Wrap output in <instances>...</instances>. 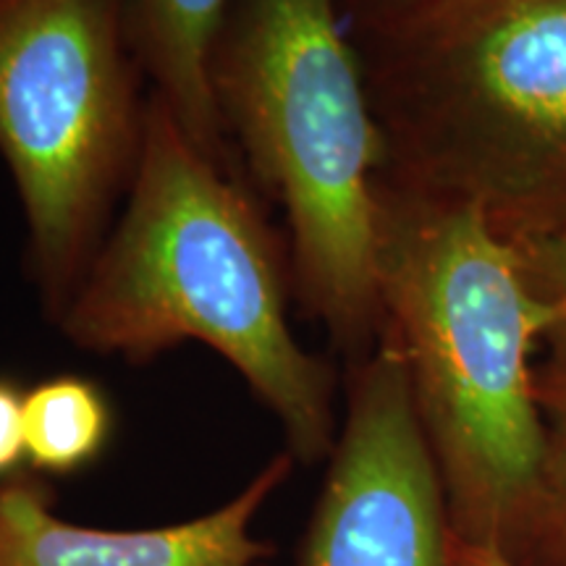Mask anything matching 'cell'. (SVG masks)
Returning a JSON list of instances; mask_svg holds the SVG:
<instances>
[{
	"label": "cell",
	"instance_id": "7c38bea8",
	"mask_svg": "<svg viewBox=\"0 0 566 566\" xmlns=\"http://www.w3.org/2000/svg\"><path fill=\"white\" fill-rule=\"evenodd\" d=\"M491 221L516 250L566 247V176L541 200L506 212V216L491 218Z\"/></svg>",
	"mask_w": 566,
	"mask_h": 566
},
{
	"label": "cell",
	"instance_id": "8fae6325",
	"mask_svg": "<svg viewBox=\"0 0 566 566\" xmlns=\"http://www.w3.org/2000/svg\"><path fill=\"white\" fill-rule=\"evenodd\" d=\"M514 252L520 254L530 286L546 315L543 346L551 357L566 359V247H533V250L514 247Z\"/></svg>",
	"mask_w": 566,
	"mask_h": 566
},
{
	"label": "cell",
	"instance_id": "3957f363",
	"mask_svg": "<svg viewBox=\"0 0 566 566\" xmlns=\"http://www.w3.org/2000/svg\"><path fill=\"white\" fill-rule=\"evenodd\" d=\"M229 142L289 229L294 302L346 363L386 331L378 281L384 139L336 0H233L212 51Z\"/></svg>",
	"mask_w": 566,
	"mask_h": 566
},
{
	"label": "cell",
	"instance_id": "52a82bcc",
	"mask_svg": "<svg viewBox=\"0 0 566 566\" xmlns=\"http://www.w3.org/2000/svg\"><path fill=\"white\" fill-rule=\"evenodd\" d=\"M292 467L281 451L226 506L153 530L71 525L53 512V485L21 470L0 480V566H263L273 546L252 535V522Z\"/></svg>",
	"mask_w": 566,
	"mask_h": 566
},
{
	"label": "cell",
	"instance_id": "6da1fadb",
	"mask_svg": "<svg viewBox=\"0 0 566 566\" xmlns=\"http://www.w3.org/2000/svg\"><path fill=\"white\" fill-rule=\"evenodd\" d=\"M289 252L247 189L150 92L124 208L55 328L82 352L150 363L184 342L221 354L279 420L294 462L331 457L336 370L296 342Z\"/></svg>",
	"mask_w": 566,
	"mask_h": 566
},
{
	"label": "cell",
	"instance_id": "4fadbf2b",
	"mask_svg": "<svg viewBox=\"0 0 566 566\" xmlns=\"http://www.w3.org/2000/svg\"><path fill=\"white\" fill-rule=\"evenodd\" d=\"M24 396L13 378H0V480L17 475L27 462Z\"/></svg>",
	"mask_w": 566,
	"mask_h": 566
},
{
	"label": "cell",
	"instance_id": "9a60e30c",
	"mask_svg": "<svg viewBox=\"0 0 566 566\" xmlns=\"http://www.w3.org/2000/svg\"><path fill=\"white\" fill-rule=\"evenodd\" d=\"M451 558H454V566H516L512 558L493 548L472 546V543L459 541V537L451 535Z\"/></svg>",
	"mask_w": 566,
	"mask_h": 566
},
{
	"label": "cell",
	"instance_id": "277c9868",
	"mask_svg": "<svg viewBox=\"0 0 566 566\" xmlns=\"http://www.w3.org/2000/svg\"><path fill=\"white\" fill-rule=\"evenodd\" d=\"M352 40L386 179L499 218L566 176V0H436Z\"/></svg>",
	"mask_w": 566,
	"mask_h": 566
},
{
	"label": "cell",
	"instance_id": "8992f818",
	"mask_svg": "<svg viewBox=\"0 0 566 566\" xmlns=\"http://www.w3.org/2000/svg\"><path fill=\"white\" fill-rule=\"evenodd\" d=\"M300 566H454L441 472L386 331L349 363L344 420Z\"/></svg>",
	"mask_w": 566,
	"mask_h": 566
},
{
	"label": "cell",
	"instance_id": "ba28073f",
	"mask_svg": "<svg viewBox=\"0 0 566 566\" xmlns=\"http://www.w3.org/2000/svg\"><path fill=\"white\" fill-rule=\"evenodd\" d=\"M233 0H132L137 53L150 92L212 160L244 176L212 95V51Z\"/></svg>",
	"mask_w": 566,
	"mask_h": 566
},
{
	"label": "cell",
	"instance_id": "5bb4252c",
	"mask_svg": "<svg viewBox=\"0 0 566 566\" xmlns=\"http://www.w3.org/2000/svg\"><path fill=\"white\" fill-rule=\"evenodd\" d=\"M349 34L378 30L428 9L436 0H336Z\"/></svg>",
	"mask_w": 566,
	"mask_h": 566
},
{
	"label": "cell",
	"instance_id": "30bf717a",
	"mask_svg": "<svg viewBox=\"0 0 566 566\" xmlns=\"http://www.w3.org/2000/svg\"><path fill=\"white\" fill-rule=\"evenodd\" d=\"M543 451L527 520L516 537V566H566V359L548 357L535 370Z\"/></svg>",
	"mask_w": 566,
	"mask_h": 566
},
{
	"label": "cell",
	"instance_id": "9c48e42d",
	"mask_svg": "<svg viewBox=\"0 0 566 566\" xmlns=\"http://www.w3.org/2000/svg\"><path fill=\"white\" fill-rule=\"evenodd\" d=\"M111 433L108 396L82 375H55L24 396L27 464L42 478H66L97 462Z\"/></svg>",
	"mask_w": 566,
	"mask_h": 566
},
{
	"label": "cell",
	"instance_id": "5b68a950",
	"mask_svg": "<svg viewBox=\"0 0 566 566\" xmlns=\"http://www.w3.org/2000/svg\"><path fill=\"white\" fill-rule=\"evenodd\" d=\"M145 80L132 0H0V158L51 321L132 187L150 101Z\"/></svg>",
	"mask_w": 566,
	"mask_h": 566
},
{
	"label": "cell",
	"instance_id": "7a4b0ae2",
	"mask_svg": "<svg viewBox=\"0 0 566 566\" xmlns=\"http://www.w3.org/2000/svg\"><path fill=\"white\" fill-rule=\"evenodd\" d=\"M378 281L449 504L451 535L512 556L543 451L541 300L478 205L380 176Z\"/></svg>",
	"mask_w": 566,
	"mask_h": 566
}]
</instances>
